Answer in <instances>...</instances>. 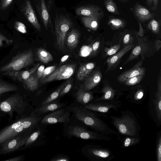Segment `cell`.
I'll return each instance as SVG.
<instances>
[{
	"label": "cell",
	"instance_id": "1",
	"mask_svg": "<svg viewBox=\"0 0 161 161\" xmlns=\"http://www.w3.org/2000/svg\"><path fill=\"white\" fill-rule=\"evenodd\" d=\"M68 106L72 115L91 130L108 136L116 135L119 140L121 138L116 131L110 128L95 112L74 101Z\"/></svg>",
	"mask_w": 161,
	"mask_h": 161
},
{
	"label": "cell",
	"instance_id": "31",
	"mask_svg": "<svg viewBox=\"0 0 161 161\" xmlns=\"http://www.w3.org/2000/svg\"><path fill=\"white\" fill-rule=\"evenodd\" d=\"M36 54L38 60L44 64H47L52 61L53 59L52 54L42 48L37 49Z\"/></svg>",
	"mask_w": 161,
	"mask_h": 161
},
{
	"label": "cell",
	"instance_id": "44",
	"mask_svg": "<svg viewBox=\"0 0 161 161\" xmlns=\"http://www.w3.org/2000/svg\"><path fill=\"white\" fill-rule=\"evenodd\" d=\"M56 69L55 65L48 66L45 68L41 80H42L47 76L51 74Z\"/></svg>",
	"mask_w": 161,
	"mask_h": 161
},
{
	"label": "cell",
	"instance_id": "28",
	"mask_svg": "<svg viewBox=\"0 0 161 161\" xmlns=\"http://www.w3.org/2000/svg\"><path fill=\"white\" fill-rule=\"evenodd\" d=\"M95 67V64L92 62L84 64L79 67L77 74V79L83 81L91 73Z\"/></svg>",
	"mask_w": 161,
	"mask_h": 161
},
{
	"label": "cell",
	"instance_id": "6",
	"mask_svg": "<svg viewBox=\"0 0 161 161\" xmlns=\"http://www.w3.org/2000/svg\"><path fill=\"white\" fill-rule=\"evenodd\" d=\"M81 152L91 161H110L115 156L109 149L97 145H85L81 148Z\"/></svg>",
	"mask_w": 161,
	"mask_h": 161
},
{
	"label": "cell",
	"instance_id": "53",
	"mask_svg": "<svg viewBox=\"0 0 161 161\" xmlns=\"http://www.w3.org/2000/svg\"><path fill=\"white\" fill-rule=\"evenodd\" d=\"M154 47L158 51L161 47V42L158 40H156L154 43Z\"/></svg>",
	"mask_w": 161,
	"mask_h": 161
},
{
	"label": "cell",
	"instance_id": "24",
	"mask_svg": "<svg viewBox=\"0 0 161 161\" xmlns=\"http://www.w3.org/2000/svg\"><path fill=\"white\" fill-rule=\"evenodd\" d=\"M137 38L139 41V44L133 48L129 57L123 63L122 66L137 58L140 55L146 53L148 49L147 45L142 41V38Z\"/></svg>",
	"mask_w": 161,
	"mask_h": 161
},
{
	"label": "cell",
	"instance_id": "19",
	"mask_svg": "<svg viewBox=\"0 0 161 161\" xmlns=\"http://www.w3.org/2000/svg\"><path fill=\"white\" fill-rule=\"evenodd\" d=\"M142 61L140 60L133 67L121 74L117 77V80L120 82H124L129 78L139 75H144L145 69L142 66Z\"/></svg>",
	"mask_w": 161,
	"mask_h": 161
},
{
	"label": "cell",
	"instance_id": "21",
	"mask_svg": "<svg viewBox=\"0 0 161 161\" xmlns=\"http://www.w3.org/2000/svg\"><path fill=\"white\" fill-rule=\"evenodd\" d=\"M101 92L102 95L100 97L95 98L92 102L100 100H118L121 95L120 92H118L109 84H104Z\"/></svg>",
	"mask_w": 161,
	"mask_h": 161
},
{
	"label": "cell",
	"instance_id": "55",
	"mask_svg": "<svg viewBox=\"0 0 161 161\" xmlns=\"http://www.w3.org/2000/svg\"><path fill=\"white\" fill-rule=\"evenodd\" d=\"M119 0L123 3H125L127 2L128 1V0Z\"/></svg>",
	"mask_w": 161,
	"mask_h": 161
},
{
	"label": "cell",
	"instance_id": "4",
	"mask_svg": "<svg viewBox=\"0 0 161 161\" xmlns=\"http://www.w3.org/2000/svg\"><path fill=\"white\" fill-rule=\"evenodd\" d=\"M63 135L68 139L75 137L86 140H94L105 142L112 141L108 136L92 130L74 118L71 114L67 123L63 124Z\"/></svg>",
	"mask_w": 161,
	"mask_h": 161
},
{
	"label": "cell",
	"instance_id": "29",
	"mask_svg": "<svg viewBox=\"0 0 161 161\" xmlns=\"http://www.w3.org/2000/svg\"><path fill=\"white\" fill-rule=\"evenodd\" d=\"M80 33L75 29H72L66 36V43L67 46L71 49L75 48L77 46L80 37Z\"/></svg>",
	"mask_w": 161,
	"mask_h": 161
},
{
	"label": "cell",
	"instance_id": "26",
	"mask_svg": "<svg viewBox=\"0 0 161 161\" xmlns=\"http://www.w3.org/2000/svg\"><path fill=\"white\" fill-rule=\"evenodd\" d=\"M36 71L31 73L27 79L21 82L25 89L31 92L36 90L39 85V79Z\"/></svg>",
	"mask_w": 161,
	"mask_h": 161
},
{
	"label": "cell",
	"instance_id": "16",
	"mask_svg": "<svg viewBox=\"0 0 161 161\" xmlns=\"http://www.w3.org/2000/svg\"><path fill=\"white\" fill-rule=\"evenodd\" d=\"M21 12L29 22L38 31H41L40 25L33 8L31 1L25 0L21 5Z\"/></svg>",
	"mask_w": 161,
	"mask_h": 161
},
{
	"label": "cell",
	"instance_id": "42",
	"mask_svg": "<svg viewBox=\"0 0 161 161\" xmlns=\"http://www.w3.org/2000/svg\"><path fill=\"white\" fill-rule=\"evenodd\" d=\"M14 28L18 31L23 34L27 33L26 27L24 24L19 21H16L14 24Z\"/></svg>",
	"mask_w": 161,
	"mask_h": 161
},
{
	"label": "cell",
	"instance_id": "46",
	"mask_svg": "<svg viewBox=\"0 0 161 161\" xmlns=\"http://www.w3.org/2000/svg\"><path fill=\"white\" fill-rule=\"evenodd\" d=\"M133 40V37L129 33L126 34L124 36L123 39V43L126 45L132 44Z\"/></svg>",
	"mask_w": 161,
	"mask_h": 161
},
{
	"label": "cell",
	"instance_id": "38",
	"mask_svg": "<svg viewBox=\"0 0 161 161\" xmlns=\"http://www.w3.org/2000/svg\"><path fill=\"white\" fill-rule=\"evenodd\" d=\"M147 28L153 33L157 34L160 31L159 23L154 19L151 20L147 25Z\"/></svg>",
	"mask_w": 161,
	"mask_h": 161
},
{
	"label": "cell",
	"instance_id": "45",
	"mask_svg": "<svg viewBox=\"0 0 161 161\" xmlns=\"http://www.w3.org/2000/svg\"><path fill=\"white\" fill-rule=\"evenodd\" d=\"M13 0H1L0 8L2 10L5 9L12 3Z\"/></svg>",
	"mask_w": 161,
	"mask_h": 161
},
{
	"label": "cell",
	"instance_id": "47",
	"mask_svg": "<svg viewBox=\"0 0 161 161\" xmlns=\"http://www.w3.org/2000/svg\"><path fill=\"white\" fill-rule=\"evenodd\" d=\"M13 42V40L8 39L6 36L0 33V47L3 46L4 42H6L7 44H10Z\"/></svg>",
	"mask_w": 161,
	"mask_h": 161
},
{
	"label": "cell",
	"instance_id": "13",
	"mask_svg": "<svg viewBox=\"0 0 161 161\" xmlns=\"http://www.w3.org/2000/svg\"><path fill=\"white\" fill-rule=\"evenodd\" d=\"M76 66L77 65L74 64L62 65L56 69L50 75L41 80L40 82L44 84L54 80L69 79L75 73Z\"/></svg>",
	"mask_w": 161,
	"mask_h": 161
},
{
	"label": "cell",
	"instance_id": "9",
	"mask_svg": "<svg viewBox=\"0 0 161 161\" xmlns=\"http://www.w3.org/2000/svg\"><path fill=\"white\" fill-rule=\"evenodd\" d=\"M72 25L73 23L68 17L63 15H56L54 20L56 43L60 50L65 48L67 33Z\"/></svg>",
	"mask_w": 161,
	"mask_h": 161
},
{
	"label": "cell",
	"instance_id": "34",
	"mask_svg": "<svg viewBox=\"0 0 161 161\" xmlns=\"http://www.w3.org/2000/svg\"><path fill=\"white\" fill-rule=\"evenodd\" d=\"M64 84V83L60 85L54 92L49 95V96L43 99L40 105H42L58 99L60 92Z\"/></svg>",
	"mask_w": 161,
	"mask_h": 161
},
{
	"label": "cell",
	"instance_id": "37",
	"mask_svg": "<svg viewBox=\"0 0 161 161\" xmlns=\"http://www.w3.org/2000/svg\"><path fill=\"white\" fill-rule=\"evenodd\" d=\"M156 156L157 161H161V130L158 133L156 141Z\"/></svg>",
	"mask_w": 161,
	"mask_h": 161
},
{
	"label": "cell",
	"instance_id": "20",
	"mask_svg": "<svg viewBox=\"0 0 161 161\" xmlns=\"http://www.w3.org/2000/svg\"><path fill=\"white\" fill-rule=\"evenodd\" d=\"M102 77L101 72L96 70L92 71L84 80L81 86L85 91H90L96 87L100 82Z\"/></svg>",
	"mask_w": 161,
	"mask_h": 161
},
{
	"label": "cell",
	"instance_id": "39",
	"mask_svg": "<svg viewBox=\"0 0 161 161\" xmlns=\"http://www.w3.org/2000/svg\"><path fill=\"white\" fill-rule=\"evenodd\" d=\"M144 75H139L129 79L123 83L127 86H133L139 83Z\"/></svg>",
	"mask_w": 161,
	"mask_h": 161
},
{
	"label": "cell",
	"instance_id": "50",
	"mask_svg": "<svg viewBox=\"0 0 161 161\" xmlns=\"http://www.w3.org/2000/svg\"><path fill=\"white\" fill-rule=\"evenodd\" d=\"M44 69L45 66L43 65H41L39 66L38 68L37 69L36 74L39 79H41Z\"/></svg>",
	"mask_w": 161,
	"mask_h": 161
},
{
	"label": "cell",
	"instance_id": "22",
	"mask_svg": "<svg viewBox=\"0 0 161 161\" xmlns=\"http://www.w3.org/2000/svg\"><path fill=\"white\" fill-rule=\"evenodd\" d=\"M75 102L84 106L92 102L94 99L92 92L90 91H85L80 86L74 94Z\"/></svg>",
	"mask_w": 161,
	"mask_h": 161
},
{
	"label": "cell",
	"instance_id": "27",
	"mask_svg": "<svg viewBox=\"0 0 161 161\" xmlns=\"http://www.w3.org/2000/svg\"><path fill=\"white\" fill-rule=\"evenodd\" d=\"M134 12L136 16L141 21H147L154 15V14L150 13L145 7L140 5H136L134 8Z\"/></svg>",
	"mask_w": 161,
	"mask_h": 161
},
{
	"label": "cell",
	"instance_id": "33",
	"mask_svg": "<svg viewBox=\"0 0 161 161\" xmlns=\"http://www.w3.org/2000/svg\"><path fill=\"white\" fill-rule=\"evenodd\" d=\"M141 138L131 136H125L120 141L121 143V147L123 148L130 147L132 146L139 144Z\"/></svg>",
	"mask_w": 161,
	"mask_h": 161
},
{
	"label": "cell",
	"instance_id": "32",
	"mask_svg": "<svg viewBox=\"0 0 161 161\" xmlns=\"http://www.w3.org/2000/svg\"><path fill=\"white\" fill-rule=\"evenodd\" d=\"M19 88L13 84L9 83L0 79V95L3 94L18 91Z\"/></svg>",
	"mask_w": 161,
	"mask_h": 161
},
{
	"label": "cell",
	"instance_id": "7",
	"mask_svg": "<svg viewBox=\"0 0 161 161\" xmlns=\"http://www.w3.org/2000/svg\"><path fill=\"white\" fill-rule=\"evenodd\" d=\"M160 72L157 81V88L150 96L148 111L152 120L158 127L161 125V77Z\"/></svg>",
	"mask_w": 161,
	"mask_h": 161
},
{
	"label": "cell",
	"instance_id": "30",
	"mask_svg": "<svg viewBox=\"0 0 161 161\" xmlns=\"http://www.w3.org/2000/svg\"><path fill=\"white\" fill-rule=\"evenodd\" d=\"M85 26L93 31H96L99 26V19L94 18L83 16L81 18Z\"/></svg>",
	"mask_w": 161,
	"mask_h": 161
},
{
	"label": "cell",
	"instance_id": "41",
	"mask_svg": "<svg viewBox=\"0 0 161 161\" xmlns=\"http://www.w3.org/2000/svg\"><path fill=\"white\" fill-rule=\"evenodd\" d=\"M70 159L69 157L67 155L59 153L51 158L49 161H69Z\"/></svg>",
	"mask_w": 161,
	"mask_h": 161
},
{
	"label": "cell",
	"instance_id": "11",
	"mask_svg": "<svg viewBox=\"0 0 161 161\" xmlns=\"http://www.w3.org/2000/svg\"><path fill=\"white\" fill-rule=\"evenodd\" d=\"M47 126L41 123L37 128L27 136L20 151L40 147L46 144L47 138L46 133Z\"/></svg>",
	"mask_w": 161,
	"mask_h": 161
},
{
	"label": "cell",
	"instance_id": "57",
	"mask_svg": "<svg viewBox=\"0 0 161 161\" xmlns=\"http://www.w3.org/2000/svg\"><path fill=\"white\" fill-rule=\"evenodd\" d=\"M1 117H2L0 115V122L1 121Z\"/></svg>",
	"mask_w": 161,
	"mask_h": 161
},
{
	"label": "cell",
	"instance_id": "8",
	"mask_svg": "<svg viewBox=\"0 0 161 161\" xmlns=\"http://www.w3.org/2000/svg\"><path fill=\"white\" fill-rule=\"evenodd\" d=\"M34 62L31 49L24 51L17 54L7 64L0 68V72L19 71L32 64Z\"/></svg>",
	"mask_w": 161,
	"mask_h": 161
},
{
	"label": "cell",
	"instance_id": "12",
	"mask_svg": "<svg viewBox=\"0 0 161 161\" xmlns=\"http://www.w3.org/2000/svg\"><path fill=\"white\" fill-rule=\"evenodd\" d=\"M71 114L70 110L66 105L43 116L41 123L47 125L59 123L64 124L69 120Z\"/></svg>",
	"mask_w": 161,
	"mask_h": 161
},
{
	"label": "cell",
	"instance_id": "35",
	"mask_svg": "<svg viewBox=\"0 0 161 161\" xmlns=\"http://www.w3.org/2000/svg\"><path fill=\"white\" fill-rule=\"evenodd\" d=\"M108 24L112 29L115 30L123 27L125 23L121 19L113 17L109 19Z\"/></svg>",
	"mask_w": 161,
	"mask_h": 161
},
{
	"label": "cell",
	"instance_id": "36",
	"mask_svg": "<svg viewBox=\"0 0 161 161\" xmlns=\"http://www.w3.org/2000/svg\"><path fill=\"white\" fill-rule=\"evenodd\" d=\"M104 5L105 8L109 12L115 14H120L116 5L113 0H105Z\"/></svg>",
	"mask_w": 161,
	"mask_h": 161
},
{
	"label": "cell",
	"instance_id": "15",
	"mask_svg": "<svg viewBox=\"0 0 161 161\" xmlns=\"http://www.w3.org/2000/svg\"><path fill=\"white\" fill-rule=\"evenodd\" d=\"M64 102H61L58 98L52 102L36 107L32 114L39 116H43L49 113L66 106Z\"/></svg>",
	"mask_w": 161,
	"mask_h": 161
},
{
	"label": "cell",
	"instance_id": "17",
	"mask_svg": "<svg viewBox=\"0 0 161 161\" xmlns=\"http://www.w3.org/2000/svg\"><path fill=\"white\" fill-rule=\"evenodd\" d=\"M78 16H83L97 18L99 20L104 16V13L100 7L93 5H88L79 7L75 10Z\"/></svg>",
	"mask_w": 161,
	"mask_h": 161
},
{
	"label": "cell",
	"instance_id": "48",
	"mask_svg": "<svg viewBox=\"0 0 161 161\" xmlns=\"http://www.w3.org/2000/svg\"><path fill=\"white\" fill-rule=\"evenodd\" d=\"M158 1V0H147V3L153 10H155L157 8Z\"/></svg>",
	"mask_w": 161,
	"mask_h": 161
},
{
	"label": "cell",
	"instance_id": "54",
	"mask_svg": "<svg viewBox=\"0 0 161 161\" xmlns=\"http://www.w3.org/2000/svg\"><path fill=\"white\" fill-rule=\"evenodd\" d=\"M69 57L68 55H66L64 56L61 59V61L62 62H64L66 61Z\"/></svg>",
	"mask_w": 161,
	"mask_h": 161
},
{
	"label": "cell",
	"instance_id": "52",
	"mask_svg": "<svg viewBox=\"0 0 161 161\" xmlns=\"http://www.w3.org/2000/svg\"><path fill=\"white\" fill-rule=\"evenodd\" d=\"M139 25V31L136 33L137 36H139L141 37H143L144 34V31L142 25L140 23L138 22Z\"/></svg>",
	"mask_w": 161,
	"mask_h": 161
},
{
	"label": "cell",
	"instance_id": "18",
	"mask_svg": "<svg viewBox=\"0 0 161 161\" xmlns=\"http://www.w3.org/2000/svg\"><path fill=\"white\" fill-rule=\"evenodd\" d=\"M134 46L132 43L127 45L118 52L109 57L106 60L107 68L105 72L107 73L114 69L119 64L122 57Z\"/></svg>",
	"mask_w": 161,
	"mask_h": 161
},
{
	"label": "cell",
	"instance_id": "43",
	"mask_svg": "<svg viewBox=\"0 0 161 161\" xmlns=\"http://www.w3.org/2000/svg\"><path fill=\"white\" fill-rule=\"evenodd\" d=\"M120 47V44H119L109 48H106L105 49V55L106 56H111L115 54L118 51Z\"/></svg>",
	"mask_w": 161,
	"mask_h": 161
},
{
	"label": "cell",
	"instance_id": "23",
	"mask_svg": "<svg viewBox=\"0 0 161 161\" xmlns=\"http://www.w3.org/2000/svg\"><path fill=\"white\" fill-rule=\"evenodd\" d=\"M36 10L39 16L47 30L50 23L49 14L44 0H34Z\"/></svg>",
	"mask_w": 161,
	"mask_h": 161
},
{
	"label": "cell",
	"instance_id": "10",
	"mask_svg": "<svg viewBox=\"0 0 161 161\" xmlns=\"http://www.w3.org/2000/svg\"><path fill=\"white\" fill-rule=\"evenodd\" d=\"M122 105V102L119 100H100L92 102L84 107L99 116L106 118L111 111H117Z\"/></svg>",
	"mask_w": 161,
	"mask_h": 161
},
{
	"label": "cell",
	"instance_id": "14",
	"mask_svg": "<svg viewBox=\"0 0 161 161\" xmlns=\"http://www.w3.org/2000/svg\"><path fill=\"white\" fill-rule=\"evenodd\" d=\"M29 135H19L3 142L0 144V156L20 151Z\"/></svg>",
	"mask_w": 161,
	"mask_h": 161
},
{
	"label": "cell",
	"instance_id": "3",
	"mask_svg": "<svg viewBox=\"0 0 161 161\" xmlns=\"http://www.w3.org/2000/svg\"><path fill=\"white\" fill-rule=\"evenodd\" d=\"M31 101L20 93H15L0 102V115H6L11 121L15 113V119L31 114L34 110Z\"/></svg>",
	"mask_w": 161,
	"mask_h": 161
},
{
	"label": "cell",
	"instance_id": "51",
	"mask_svg": "<svg viewBox=\"0 0 161 161\" xmlns=\"http://www.w3.org/2000/svg\"><path fill=\"white\" fill-rule=\"evenodd\" d=\"M100 44L99 41H96L94 42L92 46V54H94L98 50Z\"/></svg>",
	"mask_w": 161,
	"mask_h": 161
},
{
	"label": "cell",
	"instance_id": "56",
	"mask_svg": "<svg viewBox=\"0 0 161 161\" xmlns=\"http://www.w3.org/2000/svg\"><path fill=\"white\" fill-rule=\"evenodd\" d=\"M2 95H0V102L3 99L2 97Z\"/></svg>",
	"mask_w": 161,
	"mask_h": 161
},
{
	"label": "cell",
	"instance_id": "40",
	"mask_svg": "<svg viewBox=\"0 0 161 161\" xmlns=\"http://www.w3.org/2000/svg\"><path fill=\"white\" fill-rule=\"evenodd\" d=\"M64 83V85L61 90L58 98L61 97L68 93L71 90L72 86V84L71 81H67Z\"/></svg>",
	"mask_w": 161,
	"mask_h": 161
},
{
	"label": "cell",
	"instance_id": "49",
	"mask_svg": "<svg viewBox=\"0 0 161 161\" xmlns=\"http://www.w3.org/2000/svg\"><path fill=\"white\" fill-rule=\"evenodd\" d=\"M25 159V156L23 155L16 156L3 160V161H23Z\"/></svg>",
	"mask_w": 161,
	"mask_h": 161
},
{
	"label": "cell",
	"instance_id": "5",
	"mask_svg": "<svg viewBox=\"0 0 161 161\" xmlns=\"http://www.w3.org/2000/svg\"><path fill=\"white\" fill-rule=\"evenodd\" d=\"M119 116H109L111 122L120 135L140 137L141 126L134 113L130 110H122Z\"/></svg>",
	"mask_w": 161,
	"mask_h": 161
},
{
	"label": "cell",
	"instance_id": "25",
	"mask_svg": "<svg viewBox=\"0 0 161 161\" xmlns=\"http://www.w3.org/2000/svg\"><path fill=\"white\" fill-rule=\"evenodd\" d=\"M145 98V92L142 88L132 90L126 97V99L130 103L136 104H141Z\"/></svg>",
	"mask_w": 161,
	"mask_h": 161
},
{
	"label": "cell",
	"instance_id": "2",
	"mask_svg": "<svg viewBox=\"0 0 161 161\" xmlns=\"http://www.w3.org/2000/svg\"><path fill=\"white\" fill-rule=\"evenodd\" d=\"M42 117L32 113L31 114L16 118L0 130V144L19 135H30L40 124Z\"/></svg>",
	"mask_w": 161,
	"mask_h": 161
}]
</instances>
